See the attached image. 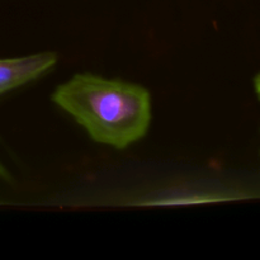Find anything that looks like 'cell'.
Returning a JSON list of instances; mask_svg holds the SVG:
<instances>
[{"instance_id": "obj_1", "label": "cell", "mask_w": 260, "mask_h": 260, "mask_svg": "<svg viewBox=\"0 0 260 260\" xmlns=\"http://www.w3.org/2000/svg\"><path fill=\"white\" fill-rule=\"evenodd\" d=\"M52 99L94 141L117 149H126L142 139L151 121V102L146 89L91 74L75 75L58 86Z\"/></svg>"}, {"instance_id": "obj_2", "label": "cell", "mask_w": 260, "mask_h": 260, "mask_svg": "<svg viewBox=\"0 0 260 260\" xmlns=\"http://www.w3.org/2000/svg\"><path fill=\"white\" fill-rule=\"evenodd\" d=\"M57 61L52 52L22 58L0 60V94L32 81L50 70Z\"/></svg>"}, {"instance_id": "obj_3", "label": "cell", "mask_w": 260, "mask_h": 260, "mask_svg": "<svg viewBox=\"0 0 260 260\" xmlns=\"http://www.w3.org/2000/svg\"><path fill=\"white\" fill-rule=\"evenodd\" d=\"M0 177H2L3 179H9V174H8V172L5 170V168L3 167L2 164H0Z\"/></svg>"}, {"instance_id": "obj_4", "label": "cell", "mask_w": 260, "mask_h": 260, "mask_svg": "<svg viewBox=\"0 0 260 260\" xmlns=\"http://www.w3.org/2000/svg\"><path fill=\"white\" fill-rule=\"evenodd\" d=\"M255 89H256V93H258V95L260 98V74L258 75V78L255 79Z\"/></svg>"}]
</instances>
